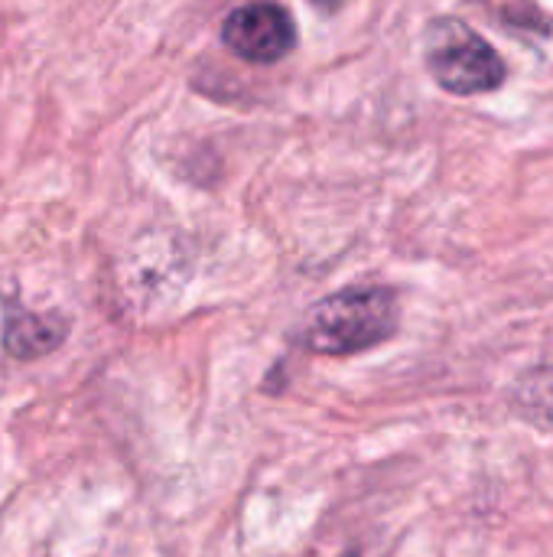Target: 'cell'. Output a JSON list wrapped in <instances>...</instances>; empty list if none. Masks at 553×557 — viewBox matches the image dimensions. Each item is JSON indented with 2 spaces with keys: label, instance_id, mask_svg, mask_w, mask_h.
<instances>
[{
  "label": "cell",
  "instance_id": "cell-7",
  "mask_svg": "<svg viewBox=\"0 0 553 557\" xmlns=\"http://www.w3.org/2000/svg\"><path fill=\"white\" fill-rule=\"evenodd\" d=\"M342 557H359V555H355V552H349V555H342Z\"/></svg>",
  "mask_w": 553,
  "mask_h": 557
},
{
  "label": "cell",
  "instance_id": "cell-1",
  "mask_svg": "<svg viewBox=\"0 0 553 557\" xmlns=\"http://www.w3.org/2000/svg\"><path fill=\"white\" fill-rule=\"evenodd\" d=\"M398 330V297L388 287H345L319 300L303 323V346L319 356H359Z\"/></svg>",
  "mask_w": 553,
  "mask_h": 557
},
{
  "label": "cell",
  "instance_id": "cell-3",
  "mask_svg": "<svg viewBox=\"0 0 553 557\" xmlns=\"http://www.w3.org/2000/svg\"><path fill=\"white\" fill-rule=\"evenodd\" d=\"M225 46L248 62H277L284 59L293 42L297 29L284 7L277 3H244L231 10L222 23Z\"/></svg>",
  "mask_w": 553,
  "mask_h": 557
},
{
  "label": "cell",
  "instance_id": "cell-5",
  "mask_svg": "<svg viewBox=\"0 0 553 557\" xmlns=\"http://www.w3.org/2000/svg\"><path fill=\"white\" fill-rule=\"evenodd\" d=\"M512 408L535 428L553 434V366H541L518 379L512 388Z\"/></svg>",
  "mask_w": 553,
  "mask_h": 557
},
{
  "label": "cell",
  "instance_id": "cell-6",
  "mask_svg": "<svg viewBox=\"0 0 553 557\" xmlns=\"http://www.w3.org/2000/svg\"><path fill=\"white\" fill-rule=\"evenodd\" d=\"M313 3H319V7H336V3H342V0H313Z\"/></svg>",
  "mask_w": 553,
  "mask_h": 557
},
{
  "label": "cell",
  "instance_id": "cell-2",
  "mask_svg": "<svg viewBox=\"0 0 553 557\" xmlns=\"http://www.w3.org/2000/svg\"><path fill=\"white\" fill-rule=\"evenodd\" d=\"M424 49L430 75L450 95H486L505 82L502 55L463 20H433Z\"/></svg>",
  "mask_w": 553,
  "mask_h": 557
},
{
  "label": "cell",
  "instance_id": "cell-4",
  "mask_svg": "<svg viewBox=\"0 0 553 557\" xmlns=\"http://www.w3.org/2000/svg\"><path fill=\"white\" fill-rule=\"evenodd\" d=\"M68 323L59 313H33L20 304L3 310V349L13 359H39L62 346Z\"/></svg>",
  "mask_w": 553,
  "mask_h": 557
}]
</instances>
